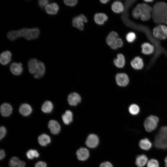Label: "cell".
Returning a JSON list of instances; mask_svg holds the SVG:
<instances>
[{"mask_svg": "<svg viewBox=\"0 0 167 167\" xmlns=\"http://www.w3.org/2000/svg\"><path fill=\"white\" fill-rule=\"evenodd\" d=\"M152 17L157 24L165 23L167 18V4L165 2H158L152 8Z\"/></svg>", "mask_w": 167, "mask_h": 167, "instance_id": "1", "label": "cell"}, {"mask_svg": "<svg viewBox=\"0 0 167 167\" xmlns=\"http://www.w3.org/2000/svg\"><path fill=\"white\" fill-rule=\"evenodd\" d=\"M154 145L158 148L167 149V126L160 128L155 136Z\"/></svg>", "mask_w": 167, "mask_h": 167, "instance_id": "2", "label": "cell"}, {"mask_svg": "<svg viewBox=\"0 0 167 167\" xmlns=\"http://www.w3.org/2000/svg\"><path fill=\"white\" fill-rule=\"evenodd\" d=\"M21 37L30 40L37 38L40 34V30L37 28H24L19 30Z\"/></svg>", "mask_w": 167, "mask_h": 167, "instance_id": "3", "label": "cell"}, {"mask_svg": "<svg viewBox=\"0 0 167 167\" xmlns=\"http://www.w3.org/2000/svg\"><path fill=\"white\" fill-rule=\"evenodd\" d=\"M159 122V118L156 116L150 115L145 120L144 126L145 130L148 132L155 130L157 127Z\"/></svg>", "mask_w": 167, "mask_h": 167, "instance_id": "4", "label": "cell"}, {"mask_svg": "<svg viewBox=\"0 0 167 167\" xmlns=\"http://www.w3.org/2000/svg\"><path fill=\"white\" fill-rule=\"evenodd\" d=\"M153 36L158 39L164 40L167 38V27L160 24L155 27L152 32Z\"/></svg>", "mask_w": 167, "mask_h": 167, "instance_id": "5", "label": "cell"}, {"mask_svg": "<svg viewBox=\"0 0 167 167\" xmlns=\"http://www.w3.org/2000/svg\"><path fill=\"white\" fill-rule=\"evenodd\" d=\"M141 4L140 19L143 21L149 20L152 17V8L144 3Z\"/></svg>", "mask_w": 167, "mask_h": 167, "instance_id": "6", "label": "cell"}, {"mask_svg": "<svg viewBox=\"0 0 167 167\" xmlns=\"http://www.w3.org/2000/svg\"><path fill=\"white\" fill-rule=\"evenodd\" d=\"M88 20L86 17L83 14H81L74 17L72 20L73 26L79 30H82L84 29V23H87Z\"/></svg>", "mask_w": 167, "mask_h": 167, "instance_id": "7", "label": "cell"}, {"mask_svg": "<svg viewBox=\"0 0 167 167\" xmlns=\"http://www.w3.org/2000/svg\"><path fill=\"white\" fill-rule=\"evenodd\" d=\"M117 84L121 87L126 86L129 83V79L128 75L124 73L117 74L115 77Z\"/></svg>", "mask_w": 167, "mask_h": 167, "instance_id": "8", "label": "cell"}, {"mask_svg": "<svg viewBox=\"0 0 167 167\" xmlns=\"http://www.w3.org/2000/svg\"><path fill=\"white\" fill-rule=\"evenodd\" d=\"M99 138L96 135L91 134L88 135L86 141V145L90 148H93L98 144Z\"/></svg>", "mask_w": 167, "mask_h": 167, "instance_id": "9", "label": "cell"}, {"mask_svg": "<svg viewBox=\"0 0 167 167\" xmlns=\"http://www.w3.org/2000/svg\"><path fill=\"white\" fill-rule=\"evenodd\" d=\"M67 100L70 105L75 106L81 101V97L80 95L77 93L73 92L68 96Z\"/></svg>", "mask_w": 167, "mask_h": 167, "instance_id": "10", "label": "cell"}, {"mask_svg": "<svg viewBox=\"0 0 167 167\" xmlns=\"http://www.w3.org/2000/svg\"><path fill=\"white\" fill-rule=\"evenodd\" d=\"M48 127L51 133L54 135H57L60 132L61 127L59 123L55 120H50L48 124Z\"/></svg>", "mask_w": 167, "mask_h": 167, "instance_id": "11", "label": "cell"}, {"mask_svg": "<svg viewBox=\"0 0 167 167\" xmlns=\"http://www.w3.org/2000/svg\"><path fill=\"white\" fill-rule=\"evenodd\" d=\"M131 65L134 69L141 70L143 67L144 64L142 59L139 57L135 58L131 62Z\"/></svg>", "mask_w": 167, "mask_h": 167, "instance_id": "12", "label": "cell"}, {"mask_svg": "<svg viewBox=\"0 0 167 167\" xmlns=\"http://www.w3.org/2000/svg\"><path fill=\"white\" fill-rule=\"evenodd\" d=\"M46 12L49 14L54 15L57 14L59 9L58 4L56 2L48 4L45 7Z\"/></svg>", "mask_w": 167, "mask_h": 167, "instance_id": "13", "label": "cell"}, {"mask_svg": "<svg viewBox=\"0 0 167 167\" xmlns=\"http://www.w3.org/2000/svg\"><path fill=\"white\" fill-rule=\"evenodd\" d=\"M22 65V64L21 63H13L10 66V70L11 72L14 75H20L23 71Z\"/></svg>", "mask_w": 167, "mask_h": 167, "instance_id": "14", "label": "cell"}, {"mask_svg": "<svg viewBox=\"0 0 167 167\" xmlns=\"http://www.w3.org/2000/svg\"><path fill=\"white\" fill-rule=\"evenodd\" d=\"M78 159L82 161L87 159L89 156V152L86 148H82L79 149L76 152Z\"/></svg>", "mask_w": 167, "mask_h": 167, "instance_id": "15", "label": "cell"}, {"mask_svg": "<svg viewBox=\"0 0 167 167\" xmlns=\"http://www.w3.org/2000/svg\"><path fill=\"white\" fill-rule=\"evenodd\" d=\"M11 54L10 51L6 50L2 52L0 56V62L1 64L6 65L8 64L11 59Z\"/></svg>", "mask_w": 167, "mask_h": 167, "instance_id": "16", "label": "cell"}, {"mask_svg": "<svg viewBox=\"0 0 167 167\" xmlns=\"http://www.w3.org/2000/svg\"><path fill=\"white\" fill-rule=\"evenodd\" d=\"M12 108L9 104L5 103L2 104L0 107V112L2 115L4 117H8L12 113Z\"/></svg>", "mask_w": 167, "mask_h": 167, "instance_id": "17", "label": "cell"}, {"mask_svg": "<svg viewBox=\"0 0 167 167\" xmlns=\"http://www.w3.org/2000/svg\"><path fill=\"white\" fill-rule=\"evenodd\" d=\"M108 19L107 15L102 13H97L94 16V20L95 23L99 25L103 24Z\"/></svg>", "mask_w": 167, "mask_h": 167, "instance_id": "18", "label": "cell"}, {"mask_svg": "<svg viewBox=\"0 0 167 167\" xmlns=\"http://www.w3.org/2000/svg\"><path fill=\"white\" fill-rule=\"evenodd\" d=\"M141 52L145 55H149L152 54L154 50V46L148 42H145L141 46Z\"/></svg>", "mask_w": 167, "mask_h": 167, "instance_id": "19", "label": "cell"}, {"mask_svg": "<svg viewBox=\"0 0 167 167\" xmlns=\"http://www.w3.org/2000/svg\"><path fill=\"white\" fill-rule=\"evenodd\" d=\"M9 165L10 167H25V163L17 157L13 156L10 160Z\"/></svg>", "mask_w": 167, "mask_h": 167, "instance_id": "20", "label": "cell"}, {"mask_svg": "<svg viewBox=\"0 0 167 167\" xmlns=\"http://www.w3.org/2000/svg\"><path fill=\"white\" fill-rule=\"evenodd\" d=\"M117 57V58L113 60V62L114 65L118 68L123 67L125 64V60L124 55L122 54H118Z\"/></svg>", "mask_w": 167, "mask_h": 167, "instance_id": "21", "label": "cell"}, {"mask_svg": "<svg viewBox=\"0 0 167 167\" xmlns=\"http://www.w3.org/2000/svg\"><path fill=\"white\" fill-rule=\"evenodd\" d=\"M38 62L35 58L30 59L28 62V66L29 72L34 74L37 69Z\"/></svg>", "mask_w": 167, "mask_h": 167, "instance_id": "22", "label": "cell"}, {"mask_svg": "<svg viewBox=\"0 0 167 167\" xmlns=\"http://www.w3.org/2000/svg\"><path fill=\"white\" fill-rule=\"evenodd\" d=\"M19 112L22 115L26 116L29 115L32 112L31 106L27 104H22L19 108Z\"/></svg>", "mask_w": 167, "mask_h": 167, "instance_id": "23", "label": "cell"}, {"mask_svg": "<svg viewBox=\"0 0 167 167\" xmlns=\"http://www.w3.org/2000/svg\"><path fill=\"white\" fill-rule=\"evenodd\" d=\"M112 11L116 13H119L122 12L124 9L123 4L120 2L116 1L113 2L111 6Z\"/></svg>", "mask_w": 167, "mask_h": 167, "instance_id": "24", "label": "cell"}, {"mask_svg": "<svg viewBox=\"0 0 167 167\" xmlns=\"http://www.w3.org/2000/svg\"><path fill=\"white\" fill-rule=\"evenodd\" d=\"M38 141L39 144L45 146L49 143L51 141L50 137L46 134H42L38 137Z\"/></svg>", "mask_w": 167, "mask_h": 167, "instance_id": "25", "label": "cell"}, {"mask_svg": "<svg viewBox=\"0 0 167 167\" xmlns=\"http://www.w3.org/2000/svg\"><path fill=\"white\" fill-rule=\"evenodd\" d=\"M45 71V67L44 64L42 62H38L37 68L34 74V77L38 78L42 77L44 75Z\"/></svg>", "mask_w": 167, "mask_h": 167, "instance_id": "26", "label": "cell"}, {"mask_svg": "<svg viewBox=\"0 0 167 167\" xmlns=\"http://www.w3.org/2000/svg\"><path fill=\"white\" fill-rule=\"evenodd\" d=\"M148 158L143 154L138 156L136 158L135 163L139 167L144 166L148 162Z\"/></svg>", "mask_w": 167, "mask_h": 167, "instance_id": "27", "label": "cell"}, {"mask_svg": "<svg viewBox=\"0 0 167 167\" xmlns=\"http://www.w3.org/2000/svg\"><path fill=\"white\" fill-rule=\"evenodd\" d=\"M62 117L64 123L66 125H68L72 121V113L69 110H66Z\"/></svg>", "mask_w": 167, "mask_h": 167, "instance_id": "28", "label": "cell"}, {"mask_svg": "<svg viewBox=\"0 0 167 167\" xmlns=\"http://www.w3.org/2000/svg\"><path fill=\"white\" fill-rule=\"evenodd\" d=\"M139 145L142 149L145 150H148L151 148L152 144L148 139L145 138L140 141Z\"/></svg>", "mask_w": 167, "mask_h": 167, "instance_id": "29", "label": "cell"}, {"mask_svg": "<svg viewBox=\"0 0 167 167\" xmlns=\"http://www.w3.org/2000/svg\"><path fill=\"white\" fill-rule=\"evenodd\" d=\"M118 37V34L117 32L113 31L110 32L106 38V42L107 45L110 46Z\"/></svg>", "mask_w": 167, "mask_h": 167, "instance_id": "30", "label": "cell"}, {"mask_svg": "<svg viewBox=\"0 0 167 167\" xmlns=\"http://www.w3.org/2000/svg\"><path fill=\"white\" fill-rule=\"evenodd\" d=\"M8 39L11 41H15L21 37L19 30H13L9 32L7 34Z\"/></svg>", "mask_w": 167, "mask_h": 167, "instance_id": "31", "label": "cell"}, {"mask_svg": "<svg viewBox=\"0 0 167 167\" xmlns=\"http://www.w3.org/2000/svg\"><path fill=\"white\" fill-rule=\"evenodd\" d=\"M53 105L49 101H45L43 104L41 110L44 113H49L51 112L53 109Z\"/></svg>", "mask_w": 167, "mask_h": 167, "instance_id": "32", "label": "cell"}, {"mask_svg": "<svg viewBox=\"0 0 167 167\" xmlns=\"http://www.w3.org/2000/svg\"><path fill=\"white\" fill-rule=\"evenodd\" d=\"M128 110L130 113L133 115L138 114L140 111L139 106L136 104L131 105L129 107Z\"/></svg>", "mask_w": 167, "mask_h": 167, "instance_id": "33", "label": "cell"}, {"mask_svg": "<svg viewBox=\"0 0 167 167\" xmlns=\"http://www.w3.org/2000/svg\"><path fill=\"white\" fill-rule=\"evenodd\" d=\"M26 156L28 159H32L34 158L38 157L39 154L36 150L30 149L27 152Z\"/></svg>", "mask_w": 167, "mask_h": 167, "instance_id": "34", "label": "cell"}, {"mask_svg": "<svg viewBox=\"0 0 167 167\" xmlns=\"http://www.w3.org/2000/svg\"><path fill=\"white\" fill-rule=\"evenodd\" d=\"M123 45V42L122 39L118 37L110 46L113 49H116L122 47Z\"/></svg>", "mask_w": 167, "mask_h": 167, "instance_id": "35", "label": "cell"}, {"mask_svg": "<svg viewBox=\"0 0 167 167\" xmlns=\"http://www.w3.org/2000/svg\"><path fill=\"white\" fill-rule=\"evenodd\" d=\"M136 38V34L133 32H128L126 36V39L127 41L130 43L133 42L135 40Z\"/></svg>", "mask_w": 167, "mask_h": 167, "instance_id": "36", "label": "cell"}, {"mask_svg": "<svg viewBox=\"0 0 167 167\" xmlns=\"http://www.w3.org/2000/svg\"><path fill=\"white\" fill-rule=\"evenodd\" d=\"M147 167H159V163L156 160L152 159L149 160L147 163Z\"/></svg>", "mask_w": 167, "mask_h": 167, "instance_id": "37", "label": "cell"}, {"mask_svg": "<svg viewBox=\"0 0 167 167\" xmlns=\"http://www.w3.org/2000/svg\"><path fill=\"white\" fill-rule=\"evenodd\" d=\"M64 2L66 5L73 6L76 4L77 1V0H64Z\"/></svg>", "mask_w": 167, "mask_h": 167, "instance_id": "38", "label": "cell"}, {"mask_svg": "<svg viewBox=\"0 0 167 167\" xmlns=\"http://www.w3.org/2000/svg\"><path fill=\"white\" fill-rule=\"evenodd\" d=\"M6 133V130L3 126H2L0 128V139L1 140L5 136Z\"/></svg>", "mask_w": 167, "mask_h": 167, "instance_id": "39", "label": "cell"}, {"mask_svg": "<svg viewBox=\"0 0 167 167\" xmlns=\"http://www.w3.org/2000/svg\"><path fill=\"white\" fill-rule=\"evenodd\" d=\"M48 0H39L38 2L39 5L42 8L45 7L48 4Z\"/></svg>", "mask_w": 167, "mask_h": 167, "instance_id": "40", "label": "cell"}, {"mask_svg": "<svg viewBox=\"0 0 167 167\" xmlns=\"http://www.w3.org/2000/svg\"><path fill=\"white\" fill-rule=\"evenodd\" d=\"M46 164L42 161H39L35 165L34 167H46Z\"/></svg>", "mask_w": 167, "mask_h": 167, "instance_id": "41", "label": "cell"}, {"mask_svg": "<svg viewBox=\"0 0 167 167\" xmlns=\"http://www.w3.org/2000/svg\"><path fill=\"white\" fill-rule=\"evenodd\" d=\"M100 167H113L112 164L108 161H106L102 163L100 165Z\"/></svg>", "mask_w": 167, "mask_h": 167, "instance_id": "42", "label": "cell"}, {"mask_svg": "<svg viewBox=\"0 0 167 167\" xmlns=\"http://www.w3.org/2000/svg\"><path fill=\"white\" fill-rule=\"evenodd\" d=\"M5 153L3 149H1L0 151V159L2 160L5 157Z\"/></svg>", "mask_w": 167, "mask_h": 167, "instance_id": "43", "label": "cell"}, {"mask_svg": "<svg viewBox=\"0 0 167 167\" xmlns=\"http://www.w3.org/2000/svg\"><path fill=\"white\" fill-rule=\"evenodd\" d=\"M100 2L103 4H106L109 1V0H101Z\"/></svg>", "mask_w": 167, "mask_h": 167, "instance_id": "44", "label": "cell"}, {"mask_svg": "<svg viewBox=\"0 0 167 167\" xmlns=\"http://www.w3.org/2000/svg\"><path fill=\"white\" fill-rule=\"evenodd\" d=\"M165 167H167V156L165 158Z\"/></svg>", "mask_w": 167, "mask_h": 167, "instance_id": "45", "label": "cell"}, {"mask_svg": "<svg viewBox=\"0 0 167 167\" xmlns=\"http://www.w3.org/2000/svg\"><path fill=\"white\" fill-rule=\"evenodd\" d=\"M144 1L145 2H152L153 1V0H144Z\"/></svg>", "mask_w": 167, "mask_h": 167, "instance_id": "46", "label": "cell"}, {"mask_svg": "<svg viewBox=\"0 0 167 167\" xmlns=\"http://www.w3.org/2000/svg\"><path fill=\"white\" fill-rule=\"evenodd\" d=\"M165 23L167 24V18H166V21L165 22Z\"/></svg>", "mask_w": 167, "mask_h": 167, "instance_id": "47", "label": "cell"}]
</instances>
